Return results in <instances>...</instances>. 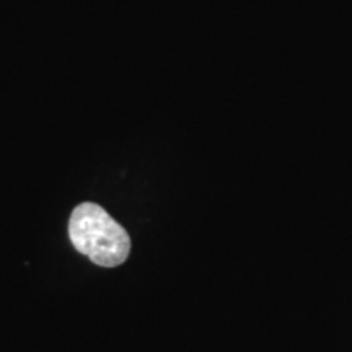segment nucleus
<instances>
[{
	"label": "nucleus",
	"instance_id": "obj_1",
	"mask_svg": "<svg viewBox=\"0 0 352 352\" xmlns=\"http://www.w3.org/2000/svg\"><path fill=\"white\" fill-rule=\"evenodd\" d=\"M69 239L78 253L103 267H116L129 258V233L95 202H82L72 210Z\"/></svg>",
	"mask_w": 352,
	"mask_h": 352
}]
</instances>
